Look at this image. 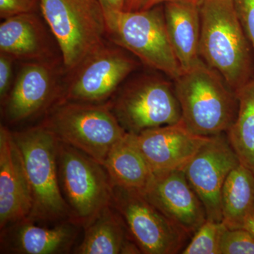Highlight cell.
<instances>
[{"label":"cell","mask_w":254,"mask_h":254,"mask_svg":"<svg viewBox=\"0 0 254 254\" xmlns=\"http://www.w3.org/2000/svg\"><path fill=\"white\" fill-rule=\"evenodd\" d=\"M110 205L121 215L141 254L179 253L190 237L141 190L113 185Z\"/></svg>","instance_id":"cell-9"},{"label":"cell","mask_w":254,"mask_h":254,"mask_svg":"<svg viewBox=\"0 0 254 254\" xmlns=\"http://www.w3.org/2000/svg\"><path fill=\"white\" fill-rule=\"evenodd\" d=\"M236 93L237 117L226 134L240 163L254 173V76Z\"/></svg>","instance_id":"cell-22"},{"label":"cell","mask_w":254,"mask_h":254,"mask_svg":"<svg viewBox=\"0 0 254 254\" xmlns=\"http://www.w3.org/2000/svg\"><path fill=\"white\" fill-rule=\"evenodd\" d=\"M9 55L0 53V101L1 104L7 98L13 86V62Z\"/></svg>","instance_id":"cell-27"},{"label":"cell","mask_w":254,"mask_h":254,"mask_svg":"<svg viewBox=\"0 0 254 254\" xmlns=\"http://www.w3.org/2000/svg\"><path fill=\"white\" fill-rule=\"evenodd\" d=\"M200 57L236 93L254 76V55L232 0L200 4Z\"/></svg>","instance_id":"cell-1"},{"label":"cell","mask_w":254,"mask_h":254,"mask_svg":"<svg viewBox=\"0 0 254 254\" xmlns=\"http://www.w3.org/2000/svg\"><path fill=\"white\" fill-rule=\"evenodd\" d=\"M0 52L26 63L56 60L49 33L35 12L3 19Z\"/></svg>","instance_id":"cell-17"},{"label":"cell","mask_w":254,"mask_h":254,"mask_svg":"<svg viewBox=\"0 0 254 254\" xmlns=\"http://www.w3.org/2000/svg\"><path fill=\"white\" fill-rule=\"evenodd\" d=\"M58 141L71 145L102 165L114 145L127 134L108 102L59 101L41 123Z\"/></svg>","instance_id":"cell-4"},{"label":"cell","mask_w":254,"mask_h":254,"mask_svg":"<svg viewBox=\"0 0 254 254\" xmlns=\"http://www.w3.org/2000/svg\"><path fill=\"white\" fill-rule=\"evenodd\" d=\"M38 6H40V0H0V17L5 19L35 12Z\"/></svg>","instance_id":"cell-26"},{"label":"cell","mask_w":254,"mask_h":254,"mask_svg":"<svg viewBox=\"0 0 254 254\" xmlns=\"http://www.w3.org/2000/svg\"><path fill=\"white\" fill-rule=\"evenodd\" d=\"M11 133L31 190L32 208L27 219L49 225L71 220L58 180L56 137L41 124Z\"/></svg>","instance_id":"cell-3"},{"label":"cell","mask_w":254,"mask_h":254,"mask_svg":"<svg viewBox=\"0 0 254 254\" xmlns=\"http://www.w3.org/2000/svg\"><path fill=\"white\" fill-rule=\"evenodd\" d=\"M221 208L222 222L228 229H242L254 214V173L241 163L225 180Z\"/></svg>","instance_id":"cell-21"},{"label":"cell","mask_w":254,"mask_h":254,"mask_svg":"<svg viewBox=\"0 0 254 254\" xmlns=\"http://www.w3.org/2000/svg\"><path fill=\"white\" fill-rule=\"evenodd\" d=\"M242 229L247 230L254 237V214L246 220Z\"/></svg>","instance_id":"cell-31"},{"label":"cell","mask_w":254,"mask_h":254,"mask_svg":"<svg viewBox=\"0 0 254 254\" xmlns=\"http://www.w3.org/2000/svg\"><path fill=\"white\" fill-rule=\"evenodd\" d=\"M128 134L153 173L185 170L209 138L191 133L181 122Z\"/></svg>","instance_id":"cell-14"},{"label":"cell","mask_w":254,"mask_h":254,"mask_svg":"<svg viewBox=\"0 0 254 254\" xmlns=\"http://www.w3.org/2000/svg\"><path fill=\"white\" fill-rule=\"evenodd\" d=\"M147 199L190 236L207 220L204 205L190 186L184 170L153 173L141 191Z\"/></svg>","instance_id":"cell-13"},{"label":"cell","mask_w":254,"mask_h":254,"mask_svg":"<svg viewBox=\"0 0 254 254\" xmlns=\"http://www.w3.org/2000/svg\"><path fill=\"white\" fill-rule=\"evenodd\" d=\"M182 110L181 123L198 136L226 133L238 110L237 93L221 75L203 61L175 80Z\"/></svg>","instance_id":"cell-2"},{"label":"cell","mask_w":254,"mask_h":254,"mask_svg":"<svg viewBox=\"0 0 254 254\" xmlns=\"http://www.w3.org/2000/svg\"><path fill=\"white\" fill-rule=\"evenodd\" d=\"M226 227L222 222L207 220L195 232L183 254H220V240Z\"/></svg>","instance_id":"cell-23"},{"label":"cell","mask_w":254,"mask_h":254,"mask_svg":"<svg viewBox=\"0 0 254 254\" xmlns=\"http://www.w3.org/2000/svg\"><path fill=\"white\" fill-rule=\"evenodd\" d=\"M58 61L27 62L21 68L3 106L5 121L18 124L46 115L63 95Z\"/></svg>","instance_id":"cell-11"},{"label":"cell","mask_w":254,"mask_h":254,"mask_svg":"<svg viewBox=\"0 0 254 254\" xmlns=\"http://www.w3.org/2000/svg\"><path fill=\"white\" fill-rule=\"evenodd\" d=\"M83 230V240L73 249V254H141L121 215L110 205Z\"/></svg>","instance_id":"cell-19"},{"label":"cell","mask_w":254,"mask_h":254,"mask_svg":"<svg viewBox=\"0 0 254 254\" xmlns=\"http://www.w3.org/2000/svg\"><path fill=\"white\" fill-rule=\"evenodd\" d=\"M80 229L71 220L49 225L23 219L1 229L0 253H70L75 248Z\"/></svg>","instance_id":"cell-15"},{"label":"cell","mask_w":254,"mask_h":254,"mask_svg":"<svg viewBox=\"0 0 254 254\" xmlns=\"http://www.w3.org/2000/svg\"><path fill=\"white\" fill-rule=\"evenodd\" d=\"M40 8L66 72L105 41V11L100 0H40Z\"/></svg>","instance_id":"cell-6"},{"label":"cell","mask_w":254,"mask_h":254,"mask_svg":"<svg viewBox=\"0 0 254 254\" xmlns=\"http://www.w3.org/2000/svg\"><path fill=\"white\" fill-rule=\"evenodd\" d=\"M60 190L71 221L83 230L110 205L113 184L104 165L81 150L58 141Z\"/></svg>","instance_id":"cell-7"},{"label":"cell","mask_w":254,"mask_h":254,"mask_svg":"<svg viewBox=\"0 0 254 254\" xmlns=\"http://www.w3.org/2000/svg\"><path fill=\"white\" fill-rule=\"evenodd\" d=\"M240 162L226 133L209 137L184 170L204 205L207 220L222 222L221 195L227 176Z\"/></svg>","instance_id":"cell-12"},{"label":"cell","mask_w":254,"mask_h":254,"mask_svg":"<svg viewBox=\"0 0 254 254\" xmlns=\"http://www.w3.org/2000/svg\"><path fill=\"white\" fill-rule=\"evenodd\" d=\"M220 254H254V237L244 229L226 227L220 240Z\"/></svg>","instance_id":"cell-24"},{"label":"cell","mask_w":254,"mask_h":254,"mask_svg":"<svg viewBox=\"0 0 254 254\" xmlns=\"http://www.w3.org/2000/svg\"><path fill=\"white\" fill-rule=\"evenodd\" d=\"M32 198L24 167L12 133L0 127V230L27 218Z\"/></svg>","instance_id":"cell-16"},{"label":"cell","mask_w":254,"mask_h":254,"mask_svg":"<svg viewBox=\"0 0 254 254\" xmlns=\"http://www.w3.org/2000/svg\"><path fill=\"white\" fill-rule=\"evenodd\" d=\"M104 11L106 37L112 43L174 81L181 76L183 71L170 43L163 7Z\"/></svg>","instance_id":"cell-5"},{"label":"cell","mask_w":254,"mask_h":254,"mask_svg":"<svg viewBox=\"0 0 254 254\" xmlns=\"http://www.w3.org/2000/svg\"><path fill=\"white\" fill-rule=\"evenodd\" d=\"M136 65L122 48L105 41L70 71L60 101L106 103Z\"/></svg>","instance_id":"cell-10"},{"label":"cell","mask_w":254,"mask_h":254,"mask_svg":"<svg viewBox=\"0 0 254 254\" xmlns=\"http://www.w3.org/2000/svg\"><path fill=\"white\" fill-rule=\"evenodd\" d=\"M103 9L110 10H123L126 0H100Z\"/></svg>","instance_id":"cell-29"},{"label":"cell","mask_w":254,"mask_h":254,"mask_svg":"<svg viewBox=\"0 0 254 254\" xmlns=\"http://www.w3.org/2000/svg\"><path fill=\"white\" fill-rule=\"evenodd\" d=\"M199 6L194 3L179 1L164 4L169 38L183 72L202 60L200 57Z\"/></svg>","instance_id":"cell-18"},{"label":"cell","mask_w":254,"mask_h":254,"mask_svg":"<svg viewBox=\"0 0 254 254\" xmlns=\"http://www.w3.org/2000/svg\"><path fill=\"white\" fill-rule=\"evenodd\" d=\"M113 185L143 191L153 173L129 134L114 145L103 163Z\"/></svg>","instance_id":"cell-20"},{"label":"cell","mask_w":254,"mask_h":254,"mask_svg":"<svg viewBox=\"0 0 254 254\" xmlns=\"http://www.w3.org/2000/svg\"><path fill=\"white\" fill-rule=\"evenodd\" d=\"M173 1L190 2L200 4L203 1V0H142L139 10L148 9L161 4H165L167 2H173Z\"/></svg>","instance_id":"cell-28"},{"label":"cell","mask_w":254,"mask_h":254,"mask_svg":"<svg viewBox=\"0 0 254 254\" xmlns=\"http://www.w3.org/2000/svg\"><path fill=\"white\" fill-rule=\"evenodd\" d=\"M237 17L253 49L254 55V0H232Z\"/></svg>","instance_id":"cell-25"},{"label":"cell","mask_w":254,"mask_h":254,"mask_svg":"<svg viewBox=\"0 0 254 254\" xmlns=\"http://www.w3.org/2000/svg\"><path fill=\"white\" fill-rule=\"evenodd\" d=\"M142 0H126L125 2V11H137L139 10Z\"/></svg>","instance_id":"cell-30"},{"label":"cell","mask_w":254,"mask_h":254,"mask_svg":"<svg viewBox=\"0 0 254 254\" xmlns=\"http://www.w3.org/2000/svg\"><path fill=\"white\" fill-rule=\"evenodd\" d=\"M110 109L127 133L175 125L182 110L171 83L153 76L128 82L108 100Z\"/></svg>","instance_id":"cell-8"}]
</instances>
